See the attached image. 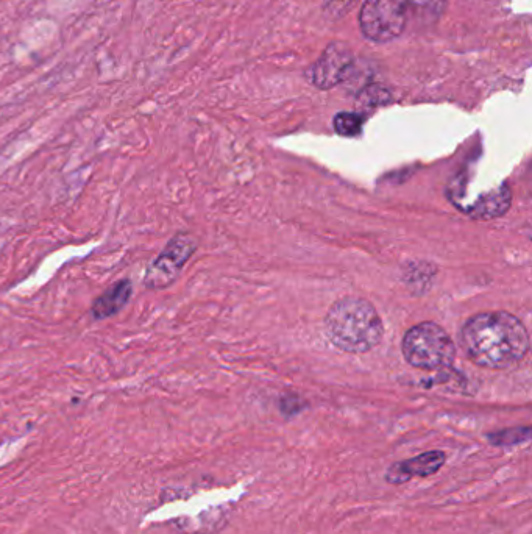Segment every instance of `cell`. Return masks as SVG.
Listing matches in <instances>:
<instances>
[{"label":"cell","mask_w":532,"mask_h":534,"mask_svg":"<svg viewBox=\"0 0 532 534\" xmlns=\"http://www.w3.org/2000/svg\"><path fill=\"white\" fill-rule=\"evenodd\" d=\"M461 346L476 366L506 371L525 360L529 335L525 324L514 314L486 311L465 322Z\"/></svg>","instance_id":"cell-1"},{"label":"cell","mask_w":532,"mask_h":534,"mask_svg":"<svg viewBox=\"0 0 532 534\" xmlns=\"http://www.w3.org/2000/svg\"><path fill=\"white\" fill-rule=\"evenodd\" d=\"M323 327L336 349L355 355L375 349L384 333L380 314L361 297L337 300L328 310Z\"/></svg>","instance_id":"cell-2"},{"label":"cell","mask_w":532,"mask_h":534,"mask_svg":"<svg viewBox=\"0 0 532 534\" xmlns=\"http://www.w3.org/2000/svg\"><path fill=\"white\" fill-rule=\"evenodd\" d=\"M401 350L406 363L422 371L447 369L456 358L453 339L436 322H422L409 328Z\"/></svg>","instance_id":"cell-3"},{"label":"cell","mask_w":532,"mask_h":534,"mask_svg":"<svg viewBox=\"0 0 532 534\" xmlns=\"http://www.w3.org/2000/svg\"><path fill=\"white\" fill-rule=\"evenodd\" d=\"M411 13L409 0H366L359 11V27L367 40L389 43L405 33Z\"/></svg>","instance_id":"cell-4"},{"label":"cell","mask_w":532,"mask_h":534,"mask_svg":"<svg viewBox=\"0 0 532 534\" xmlns=\"http://www.w3.org/2000/svg\"><path fill=\"white\" fill-rule=\"evenodd\" d=\"M196 250L197 241L194 236L189 233L175 235L147 269L144 278L146 288L158 291L172 285Z\"/></svg>","instance_id":"cell-5"},{"label":"cell","mask_w":532,"mask_h":534,"mask_svg":"<svg viewBox=\"0 0 532 534\" xmlns=\"http://www.w3.org/2000/svg\"><path fill=\"white\" fill-rule=\"evenodd\" d=\"M352 50L345 44L333 43L323 52L311 69V82L320 89H331L341 85L353 66Z\"/></svg>","instance_id":"cell-6"},{"label":"cell","mask_w":532,"mask_h":534,"mask_svg":"<svg viewBox=\"0 0 532 534\" xmlns=\"http://www.w3.org/2000/svg\"><path fill=\"white\" fill-rule=\"evenodd\" d=\"M447 455L442 450H430L422 455L414 456L409 460L398 461L392 464L386 472V481L389 485H405L414 478H426L437 474L445 466Z\"/></svg>","instance_id":"cell-7"},{"label":"cell","mask_w":532,"mask_h":534,"mask_svg":"<svg viewBox=\"0 0 532 534\" xmlns=\"http://www.w3.org/2000/svg\"><path fill=\"white\" fill-rule=\"evenodd\" d=\"M132 296L133 285L130 280L124 278L121 282L114 283L94 300L93 307H91L94 319L100 321V319H108V317L118 314L119 311L127 307Z\"/></svg>","instance_id":"cell-8"},{"label":"cell","mask_w":532,"mask_h":534,"mask_svg":"<svg viewBox=\"0 0 532 534\" xmlns=\"http://www.w3.org/2000/svg\"><path fill=\"white\" fill-rule=\"evenodd\" d=\"M511 199V189L508 185H503L497 191L481 197L467 213L475 219L500 218L511 207Z\"/></svg>","instance_id":"cell-9"},{"label":"cell","mask_w":532,"mask_h":534,"mask_svg":"<svg viewBox=\"0 0 532 534\" xmlns=\"http://www.w3.org/2000/svg\"><path fill=\"white\" fill-rule=\"evenodd\" d=\"M333 124L337 135L352 138V136H356L361 133L364 119H362L361 114L348 113V111H344V113L336 114Z\"/></svg>","instance_id":"cell-10"},{"label":"cell","mask_w":532,"mask_h":534,"mask_svg":"<svg viewBox=\"0 0 532 534\" xmlns=\"http://www.w3.org/2000/svg\"><path fill=\"white\" fill-rule=\"evenodd\" d=\"M411 10L415 16H426V18H437L444 11L445 0H409Z\"/></svg>","instance_id":"cell-11"},{"label":"cell","mask_w":532,"mask_h":534,"mask_svg":"<svg viewBox=\"0 0 532 534\" xmlns=\"http://www.w3.org/2000/svg\"><path fill=\"white\" fill-rule=\"evenodd\" d=\"M355 2L356 0H327L325 8H327L328 13H331V15L339 16L347 13L355 5Z\"/></svg>","instance_id":"cell-12"},{"label":"cell","mask_w":532,"mask_h":534,"mask_svg":"<svg viewBox=\"0 0 532 534\" xmlns=\"http://www.w3.org/2000/svg\"><path fill=\"white\" fill-rule=\"evenodd\" d=\"M362 99H367V102H369L370 105H381L384 104L386 100H389V96H387L386 91H381V89L378 88H370L369 91L362 96Z\"/></svg>","instance_id":"cell-13"}]
</instances>
